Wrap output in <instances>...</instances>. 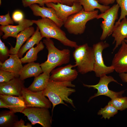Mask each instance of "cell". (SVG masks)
<instances>
[{
    "mask_svg": "<svg viewBox=\"0 0 127 127\" xmlns=\"http://www.w3.org/2000/svg\"><path fill=\"white\" fill-rule=\"evenodd\" d=\"M75 86L71 82H58L49 79L46 87L42 92L52 104V113L54 107L58 104H62L67 106L64 102L75 108L73 100L69 97L75 91V89L70 87H74Z\"/></svg>",
    "mask_w": 127,
    "mask_h": 127,
    "instance_id": "cell-1",
    "label": "cell"
},
{
    "mask_svg": "<svg viewBox=\"0 0 127 127\" xmlns=\"http://www.w3.org/2000/svg\"><path fill=\"white\" fill-rule=\"evenodd\" d=\"M43 43L48 50L47 60L40 64L43 72L50 75L52 71L57 66L68 63L70 61V51L67 49L60 50L56 48L53 41L46 38Z\"/></svg>",
    "mask_w": 127,
    "mask_h": 127,
    "instance_id": "cell-2",
    "label": "cell"
},
{
    "mask_svg": "<svg viewBox=\"0 0 127 127\" xmlns=\"http://www.w3.org/2000/svg\"><path fill=\"white\" fill-rule=\"evenodd\" d=\"M39 28L42 38H53L56 39L64 46L75 48L77 43L67 38L65 32L54 21L47 18L32 20Z\"/></svg>",
    "mask_w": 127,
    "mask_h": 127,
    "instance_id": "cell-3",
    "label": "cell"
},
{
    "mask_svg": "<svg viewBox=\"0 0 127 127\" xmlns=\"http://www.w3.org/2000/svg\"><path fill=\"white\" fill-rule=\"evenodd\" d=\"M98 12L97 10L87 12L83 9L69 16L64 23V27L70 34L75 35L82 34L85 32L87 23L96 18Z\"/></svg>",
    "mask_w": 127,
    "mask_h": 127,
    "instance_id": "cell-4",
    "label": "cell"
},
{
    "mask_svg": "<svg viewBox=\"0 0 127 127\" xmlns=\"http://www.w3.org/2000/svg\"><path fill=\"white\" fill-rule=\"evenodd\" d=\"M73 54L78 72L84 74L93 71L95 59L92 48L87 43L78 45Z\"/></svg>",
    "mask_w": 127,
    "mask_h": 127,
    "instance_id": "cell-5",
    "label": "cell"
},
{
    "mask_svg": "<svg viewBox=\"0 0 127 127\" xmlns=\"http://www.w3.org/2000/svg\"><path fill=\"white\" fill-rule=\"evenodd\" d=\"M120 7L117 4L113 5L103 13L98 14L96 19L103 20L100 25L102 32L100 38L102 41L104 40L112 34L115 21L118 19Z\"/></svg>",
    "mask_w": 127,
    "mask_h": 127,
    "instance_id": "cell-6",
    "label": "cell"
},
{
    "mask_svg": "<svg viewBox=\"0 0 127 127\" xmlns=\"http://www.w3.org/2000/svg\"><path fill=\"white\" fill-rule=\"evenodd\" d=\"M109 46L108 43L103 41L99 42L93 45L92 48L95 59L93 71L97 77H100L114 71L112 66H107L104 64L102 57L103 51Z\"/></svg>",
    "mask_w": 127,
    "mask_h": 127,
    "instance_id": "cell-7",
    "label": "cell"
},
{
    "mask_svg": "<svg viewBox=\"0 0 127 127\" xmlns=\"http://www.w3.org/2000/svg\"><path fill=\"white\" fill-rule=\"evenodd\" d=\"M22 113L27 117L32 125L38 123L43 127H52V116L48 108L27 107Z\"/></svg>",
    "mask_w": 127,
    "mask_h": 127,
    "instance_id": "cell-8",
    "label": "cell"
},
{
    "mask_svg": "<svg viewBox=\"0 0 127 127\" xmlns=\"http://www.w3.org/2000/svg\"><path fill=\"white\" fill-rule=\"evenodd\" d=\"M98 83L93 85H90L83 83L84 87L88 88H93L97 90V92L93 96H91L89 99L88 101L93 98L100 95H104L110 97L111 99L114 98L122 97L124 90L118 92H115L109 89L108 85L110 83L114 82L122 86V84L119 83L111 76L105 75L101 77Z\"/></svg>",
    "mask_w": 127,
    "mask_h": 127,
    "instance_id": "cell-9",
    "label": "cell"
},
{
    "mask_svg": "<svg viewBox=\"0 0 127 127\" xmlns=\"http://www.w3.org/2000/svg\"><path fill=\"white\" fill-rule=\"evenodd\" d=\"M22 96L24 99L26 107L51 108L52 104L46 98L42 91L33 92L24 87L22 91Z\"/></svg>",
    "mask_w": 127,
    "mask_h": 127,
    "instance_id": "cell-10",
    "label": "cell"
},
{
    "mask_svg": "<svg viewBox=\"0 0 127 127\" xmlns=\"http://www.w3.org/2000/svg\"><path fill=\"white\" fill-rule=\"evenodd\" d=\"M74 65L68 64L64 67L53 69L50 75L49 79L58 82H71L75 80L78 75V72Z\"/></svg>",
    "mask_w": 127,
    "mask_h": 127,
    "instance_id": "cell-11",
    "label": "cell"
},
{
    "mask_svg": "<svg viewBox=\"0 0 127 127\" xmlns=\"http://www.w3.org/2000/svg\"><path fill=\"white\" fill-rule=\"evenodd\" d=\"M47 7L52 8L55 10L57 17L64 22L70 15L77 13L83 9L78 1L74 2L71 6L58 3H52L45 4Z\"/></svg>",
    "mask_w": 127,
    "mask_h": 127,
    "instance_id": "cell-12",
    "label": "cell"
},
{
    "mask_svg": "<svg viewBox=\"0 0 127 127\" xmlns=\"http://www.w3.org/2000/svg\"><path fill=\"white\" fill-rule=\"evenodd\" d=\"M24 81L20 77L8 82L0 83V94L15 96H22L25 87Z\"/></svg>",
    "mask_w": 127,
    "mask_h": 127,
    "instance_id": "cell-13",
    "label": "cell"
},
{
    "mask_svg": "<svg viewBox=\"0 0 127 127\" xmlns=\"http://www.w3.org/2000/svg\"><path fill=\"white\" fill-rule=\"evenodd\" d=\"M113 59L111 65L117 72H127V44L123 41Z\"/></svg>",
    "mask_w": 127,
    "mask_h": 127,
    "instance_id": "cell-14",
    "label": "cell"
},
{
    "mask_svg": "<svg viewBox=\"0 0 127 127\" xmlns=\"http://www.w3.org/2000/svg\"><path fill=\"white\" fill-rule=\"evenodd\" d=\"M33 14L36 16L49 18L54 21L60 28L64 25V22L57 17L54 9L52 8L40 7L36 4L29 7Z\"/></svg>",
    "mask_w": 127,
    "mask_h": 127,
    "instance_id": "cell-15",
    "label": "cell"
},
{
    "mask_svg": "<svg viewBox=\"0 0 127 127\" xmlns=\"http://www.w3.org/2000/svg\"><path fill=\"white\" fill-rule=\"evenodd\" d=\"M18 23V25L16 26L9 25L0 26V30L4 33L2 38L5 39L9 37L16 38L20 32L32 26L34 24L32 20L25 19H24Z\"/></svg>",
    "mask_w": 127,
    "mask_h": 127,
    "instance_id": "cell-16",
    "label": "cell"
},
{
    "mask_svg": "<svg viewBox=\"0 0 127 127\" xmlns=\"http://www.w3.org/2000/svg\"><path fill=\"white\" fill-rule=\"evenodd\" d=\"M0 99L9 107L10 111L15 113L22 112L26 107L23 97L0 94Z\"/></svg>",
    "mask_w": 127,
    "mask_h": 127,
    "instance_id": "cell-17",
    "label": "cell"
},
{
    "mask_svg": "<svg viewBox=\"0 0 127 127\" xmlns=\"http://www.w3.org/2000/svg\"><path fill=\"white\" fill-rule=\"evenodd\" d=\"M117 24H115L112 33L114 39L113 44L115 43L113 51L114 52L127 38V18L125 17Z\"/></svg>",
    "mask_w": 127,
    "mask_h": 127,
    "instance_id": "cell-18",
    "label": "cell"
},
{
    "mask_svg": "<svg viewBox=\"0 0 127 127\" xmlns=\"http://www.w3.org/2000/svg\"><path fill=\"white\" fill-rule=\"evenodd\" d=\"M9 58L3 63L0 62V70L19 74L23 66L17 54H10Z\"/></svg>",
    "mask_w": 127,
    "mask_h": 127,
    "instance_id": "cell-19",
    "label": "cell"
},
{
    "mask_svg": "<svg viewBox=\"0 0 127 127\" xmlns=\"http://www.w3.org/2000/svg\"><path fill=\"white\" fill-rule=\"evenodd\" d=\"M35 31L34 27H30L19 33L16 36V41L14 47L11 46L9 52L10 54H17L23 44L32 36Z\"/></svg>",
    "mask_w": 127,
    "mask_h": 127,
    "instance_id": "cell-20",
    "label": "cell"
},
{
    "mask_svg": "<svg viewBox=\"0 0 127 127\" xmlns=\"http://www.w3.org/2000/svg\"><path fill=\"white\" fill-rule=\"evenodd\" d=\"M43 72L40 64L34 62L28 63L23 66L19 74L22 80L32 77H36Z\"/></svg>",
    "mask_w": 127,
    "mask_h": 127,
    "instance_id": "cell-21",
    "label": "cell"
},
{
    "mask_svg": "<svg viewBox=\"0 0 127 127\" xmlns=\"http://www.w3.org/2000/svg\"><path fill=\"white\" fill-rule=\"evenodd\" d=\"M50 75L43 72L35 77L34 81L27 88L29 90L33 92L42 91L46 87L50 78Z\"/></svg>",
    "mask_w": 127,
    "mask_h": 127,
    "instance_id": "cell-22",
    "label": "cell"
},
{
    "mask_svg": "<svg viewBox=\"0 0 127 127\" xmlns=\"http://www.w3.org/2000/svg\"><path fill=\"white\" fill-rule=\"evenodd\" d=\"M42 38L39 29L37 26L34 34L27 40L26 43L20 49L17 54L20 58H22L24 54L35 44H38Z\"/></svg>",
    "mask_w": 127,
    "mask_h": 127,
    "instance_id": "cell-23",
    "label": "cell"
},
{
    "mask_svg": "<svg viewBox=\"0 0 127 127\" xmlns=\"http://www.w3.org/2000/svg\"><path fill=\"white\" fill-rule=\"evenodd\" d=\"M10 111H3L0 112V127H13L18 120V116Z\"/></svg>",
    "mask_w": 127,
    "mask_h": 127,
    "instance_id": "cell-24",
    "label": "cell"
},
{
    "mask_svg": "<svg viewBox=\"0 0 127 127\" xmlns=\"http://www.w3.org/2000/svg\"><path fill=\"white\" fill-rule=\"evenodd\" d=\"M78 1L82 6L84 10L87 12H92L98 9L102 13L110 8L109 6L101 4L97 0H78Z\"/></svg>",
    "mask_w": 127,
    "mask_h": 127,
    "instance_id": "cell-25",
    "label": "cell"
},
{
    "mask_svg": "<svg viewBox=\"0 0 127 127\" xmlns=\"http://www.w3.org/2000/svg\"><path fill=\"white\" fill-rule=\"evenodd\" d=\"M44 48L43 42L40 41L36 47H33L30 49L23 57L20 58L22 63H28L36 60L38 53L42 50Z\"/></svg>",
    "mask_w": 127,
    "mask_h": 127,
    "instance_id": "cell-26",
    "label": "cell"
},
{
    "mask_svg": "<svg viewBox=\"0 0 127 127\" xmlns=\"http://www.w3.org/2000/svg\"><path fill=\"white\" fill-rule=\"evenodd\" d=\"M118 112V110L112 105L108 104L104 108H101L97 113L98 115H102L101 118H104L105 119L107 118L109 119L111 117L116 114Z\"/></svg>",
    "mask_w": 127,
    "mask_h": 127,
    "instance_id": "cell-27",
    "label": "cell"
},
{
    "mask_svg": "<svg viewBox=\"0 0 127 127\" xmlns=\"http://www.w3.org/2000/svg\"><path fill=\"white\" fill-rule=\"evenodd\" d=\"M108 104L113 106L118 110L122 111L127 108V97L114 98L109 101Z\"/></svg>",
    "mask_w": 127,
    "mask_h": 127,
    "instance_id": "cell-28",
    "label": "cell"
},
{
    "mask_svg": "<svg viewBox=\"0 0 127 127\" xmlns=\"http://www.w3.org/2000/svg\"><path fill=\"white\" fill-rule=\"evenodd\" d=\"M20 76L19 74L0 70V83L8 82Z\"/></svg>",
    "mask_w": 127,
    "mask_h": 127,
    "instance_id": "cell-29",
    "label": "cell"
},
{
    "mask_svg": "<svg viewBox=\"0 0 127 127\" xmlns=\"http://www.w3.org/2000/svg\"><path fill=\"white\" fill-rule=\"evenodd\" d=\"M115 1L121 9L120 16L115 24H117L127 16V0H115Z\"/></svg>",
    "mask_w": 127,
    "mask_h": 127,
    "instance_id": "cell-30",
    "label": "cell"
},
{
    "mask_svg": "<svg viewBox=\"0 0 127 127\" xmlns=\"http://www.w3.org/2000/svg\"><path fill=\"white\" fill-rule=\"evenodd\" d=\"M13 24L14 21L10 17L9 12L5 15L0 16V24L1 26H5Z\"/></svg>",
    "mask_w": 127,
    "mask_h": 127,
    "instance_id": "cell-31",
    "label": "cell"
},
{
    "mask_svg": "<svg viewBox=\"0 0 127 127\" xmlns=\"http://www.w3.org/2000/svg\"><path fill=\"white\" fill-rule=\"evenodd\" d=\"M0 58L3 59L9 56V50L8 48L0 39Z\"/></svg>",
    "mask_w": 127,
    "mask_h": 127,
    "instance_id": "cell-32",
    "label": "cell"
},
{
    "mask_svg": "<svg viewBox=\"0 0 127 127\" xmlns=\"http://www.w3.org/2000/svg\"><path fill=\"white\" fill-rule=\"evenodd\" d=\"M44 0H22L23 6L24 7H29L35 4H38L40 6H44V4L43 2Z\"/></svg>",
    "mask_w": 127,
    "mask_h": 127,
    "instance_id": "cell-33",
    "label": "cell"
},
{
    "mask_svg": "<svg viewBox=\"0 0 127 127\" xmlns=\"http://www.w3.org/2000/svg\"><path fill=\"white\" fill-rule=\"evenodd\" d=\"M24 16L23 14L21 11L17 10L13 13L12 18L14 21L18 23L24 19Z\"/></svg>",
    "mask_w": 127,
    "mask_h": 127,
    "instance_id": "cell-34",
    "label": "cell"
},
{
    "mask_svg": "<svg viewBox=\"0 0 127 127\" xmlns=\"http://www.w3.org/2000/svg\"><path fill=\"white\" fill-rule=\"evenodd\" d=\"M32 125L29 123L25 125L24 120L21 119L20 120H18L16 123L13 127H32Z\"/></svg>",
    "mask_w": 127,
    "mask_h": 127,
    "instance_id": "cell-35",
    "label": "cell"
},
{
    "mask_svg": "<svg viewBox=\"0 0 127 127\" xmlns=\"http://www.w3.org/2000/svg\"><path fill=\"white\" fill-rule=\"evenodd\" d=\"M99 3L102 5L106 6H109L110 4H113L115 0H97Z\"/></svg>",
    "mask_w": 127,
    "mask_h": 127,
    "instance_id": "cell-36",
    "label": "cell"
},
{
    "mask_svg": "<svg viewBox=\"0 0 127 127\" xmlns=\"http://www.w3.org/2000/svg\"><path fill=\"white\" fill-rule=\"evenodd\" d=\"M78 1V0H61L60 3L71 6L73 5L74 2Z\"/></svg>",
    "mask_w": 127,
    "mask_h": 127,
    "instance_id": "cell-37",
    "label": "cell"
},
{
    "mask_svg": "<svg viewBox=\"0 0 127 127\" xmlns=\"http://www.w3.org/2000/svg\"><path fill=\"white\" fill-rule=\"evenodd\" d=\"M119 76L122 81L127 83V72L119 73Z\"/></svg>",
    "mask_w": 127,
    "mask_h": 127,
    "instance_id": "cell-38",
    "label": "cell"
},
{
    "mask_svg": "<svg viewBox=\"0 0 127 127\" xmlns=\"http://www.w3.org/2000/svg\"><path fill=\"white\" fill-rule=\"evenodd\" d=\"M43 2L44 4L49 3H52L55 4L60 3L61 0H44Z\"/></svg>",
    "mask_w": 127,
    "mask_h": 127,
    "instance_id": "cell-39",
    "label": "cell"
},
{
    "mask_svg": "<svg viewBox=\"0 0 127 127\" xmlns=\"http://www.w3.org/2000/svg\"><path fill=\"white\" fill-rule=\"evenodd\" d=\"M0 108L9 109V106L0 99Z\"/></svg>",
    "mask_w": 127,
    "mask_h": 127,
    "instance_id": "cell-40",
    "label": "cell"
},
{
    "mask_svg": "<svg viewBox=\"0 0 127 127\" xmlns=\"http://www.w3.org/2000/svg\"><path fill=\"white\" fill-rule=\"evenodd\" d=\"M124 41L127 44V38L124 40Z\"/></svg>",
    "mask_w": 127,
    "mask_h": 127,
    "instance_id": "cell-41",
    "label": "cell"
}]
</instances>
